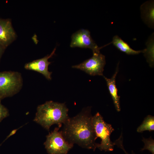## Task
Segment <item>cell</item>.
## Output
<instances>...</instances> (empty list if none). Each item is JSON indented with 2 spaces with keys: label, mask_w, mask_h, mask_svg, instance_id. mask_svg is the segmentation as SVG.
Returning a JSON list of instances; mask_svg holds the SVG:
<instances>
[{
  "label": "cell",
  "mask_w": 154,
  "mask_h": 154,
  "mask_svg": "<svg viewBox=\"0 0 154 154\" xmlns=\"http://www.w3.org/2000/svg\"><path fill=\"white\" fill-rule=\"evenodd\" d=\"M17 37L11 20L0 18V45L6 48Z\"/></svg>",
  "instance_id": "9"
},
{
  "label": "cell",
  "mask_w": 154,
  "mask_h": 154,
  "mask_svg": "<svg viewBox=\"0 0 154 154\" xmlns=\"http://www.w3.org/2000/svg\"><path fill=\"white\" fill-rule=\"evenodd\" d=\"M154 130V117L151 115L147 116L137 129L138 132H142L147 130L151 131Z\"/></svg>",
  "instance_id": "14"
},
{
  "label": "cell",
  "mask_w": 154,
  "mask_h": 154,
  "mask_svg": "<svg viewBox=\"0 0 154 154\" xmlns=\"http://www.w3.org/2000/svg\"><path fill=\"white\" fill-rule=\"evenodd\" d=\"M123 151H124L125 153V154H129L128 153H127L126 151L125 150V149L124 148V147H123L121 149ZM135 154V153L133 152V151H132V154Z\"/></svg>",
  "instance_id": "19"
},
{
  "label": "cell",
  "mask_w": 154,
  "mask_h": 154,
  "mask_svg": "<svg viewBox=\"0 0 154 154\" xmlns=\"http://www.w3.org/2000/svg\"><path fill=\"white\" fill-rule=\"evenodd\" d=\"M8 109L0 102V122L9 115Z\"/></svg>",
  "instance_id": "16"
},
{
  "label": "cell",
  "mask_w": 154,
  "mask_h": 154,
  "mask_svg": "<svg viewBox=\"0 0 154 154\" xmlns=\"http://www.w3.org/2000/svg\"><path fill=\"white\" fill-rule=\"evenodd\" d=\"M56 50L55 48L50 54L43 58L26 63L24 66L25 68L40 73L48 80H51L52 72L48 71V66L51 62L48 61V59L54 55Z\"/></svg>",
  "instance_id": "8"
},
{
  "label": "cell",
  "mask_w": 154,
  "mask_h": 154,
  "mask_svg": "<svg viewBox=\"0 0 154 154\" xmlns=\"http://www.w3.org/2000/svg\"><path fill=\"white\" fill-rule=\"evenodd\" d=\"M92 121L96 137L97 138L100 137L101 139L100 143H97V148L105 151H113L115 144L111 141L110 137L114 129L111 124L104 121L98 112L92 116Z\"/></svg>",
  "instance_id": "3"
},
{
  "label": "cell",
  "mask_w": 154,
  "mask_h": 154,
  "mask_svg": "<svg viewBox=\"0 0 154 154\" xmlns=\"http://www.w3.org/2000/svg\"><path fill=\"white\" fill-rule=\"evenodd\" d=\"M68 112L64 103L47 101L37 107L34 121L48 131L53 124L60 128L68 118Z\"/></svg>",
  "instance_id": "2"
},
{
  "label": "cell",
  "mask_w": 154,
  "mask_h": 154,
  "mask_svg": "<svg viewBox=\"0 0 154 154\" xmlns=\"http://www.w3.org/2000/svg\"><path fill=\"white\" fill-rule=\"evenodd\" d=\"M142 141L144 143V145L141 151L148 150L152 154H154V141L151 137H150L149 139L143 137Z\"/></svg>",
  "instance_id": "15"
},
{
  "label": "cell",
  "mask_w": 154,
  "mask_h": 154,
  "mask_svg": "<svg viewBox=\"0 0 154 154\" xmlns=\"http://www.w3.org/2000/svg\"><path fill=\"white\" fill-rule=\"evenodd\" d=\"M110 43L112 44L120 51L129 55L137 54L141 53H143L145 50V49L139 50H134L127 43L117 35L113 37L112 42Z\"/></svg>",
  "instance_id": "12"
},
{
  "label": "cell",
  "mask_w": 154,
  "mask_h": 154,
  "mask_svg": "<svg viewBox=\"0 0 154 154\" xmlns=\"http://www.w3.org/2000/svg\"><path fill=\"white\" fill-rule=\"evenodd\" d=\"M5 49V47L0 45V59Z\"/></svg>",
  "instance_id": "18"
},
{
  "label": "cell",
  "mask_w": 154,
  "mask_h": 154,
  "mask_svg": "<svg viewBox=\"0 0 154 154\" xmlns=\"http://www.w3.org/2000/svg\"><path fill=\"white\" fill-rule=\"evenodd\" d=\"M22 127V126H21L17 129H13V130H12L10 133L9 134V135L7 136V137L6 138V139L4 140V141L5 140H7V139H8L11 136L15 134L16 132L19 129H20V128H21V127Z\"/></svg>",
  "instance_id": "17"
},
{
  "label": "cell",
  "mask_w": 154,
  "mask_h": 154,
  "mask_svg": "<svg viewBox=\"0 0 154 154\" xmlns=\"http://www.w3.org/2000/svg\"><path fill=\"white\" fill-rule=\"evenodd\" d=\"M59 128L56 127L46 136L44 145L49 154H67L73 146L65 140Z\"/></svg>",
  "instance_id": "5"
},
{
  "label": "cell",
  "mask_w": 154,
  "mask_h": 154,
  "mask_svg": "<svg viewBox=\"0 0 154 154\" xmlns=\"http://www.w3.org/2000/svg\"><path fill=\"white\" fill-rule=\"evenodd\" d=\"M119 63L118 64L115 73L110 78L105 76L104 77L106 80L108 90L113 101L115 108L117 112L120 111V96L117 94V89L116 83V79L119 71Z\"/></svg>",
  "instance_id": "10"
},
{
  "label": "cell",
  "mask_w": 154,
  "mask_h": 154,
  "mask_svg": "<svg viewBox=\"0 0 154 154\" xmlns=\"http://www.w3.org/2000/svg\"><path fill=\"white\" fill-rule=\"evenodd\" d=\"M21 74L14 71L0 72V102L4 98L13 96L22 88Z\"/></svg>",
  "instance_id": "4"
},
{
  "label": "cell",
  "mask_w": 154,
  "mask_h": 154,
  "mask_svg": "<svg viewBox=\"0 0 154 154\" xmlns=\"http://www.w3.org/2000/svg\"><path fill=\"white\" fill-rule=\"evenodd\" d=\"M70 46L91 49L93 53L100 52L102 47H99L91 37L90 32L87 30L81 29L72 35Z\"/></svg>",
  "instance_id": "7"
},
{
  "label": "cell",
  "mask_w": 154,
  "mask_h": 154,
  "mask_svg": "<svg viewBox=\"0 0 154 154\" xmlns=\"http://www.w3.org/2000/svg\"><path fill=\"white\" fill-rule=\"evenodd\" d=\"M91 110V107H88L75 116L69 117L60 131L69 143L95 151L97 143L95 142L97 138L92 125Z\"/></svg>",
  "instance_id": "1"
},
{
  "label": "cell",
  "mask_w": 154,
  "mask_h": 154,
  "mask_svg": "<svg viewBox=\"0 0 154 154\" xmlns=\"http://www.w3.org/2000/svg\"><path fill=\"white\" fill-rule=\"evenodd\" d=\"M147 48L145 49L143 53L147 61L150 66L153 67L154 61V33L149 37L146 42Z\"/></svg>",
  "instance_id": "13"
},
{
  "label": "cell",
  "mask_w": 154,
  "mask_h": 154,
  "mask_svg": "<svg viewBox=\"0 0 154 154\" xmlns=\"http://www.w3.org/2000/svg\"><path fill=\"white\" fill-rule=\"evenodd\" d=\"M105 64V56L100 52L93 53L92 57L72 67L84 71L91 76H103Z\"/></svg>",
  "instance_id": "6"
},
{
  "label": "cell",
  "mask_w": 154,
  "mask_h": 154,
  "mask_svg": "<svg viewBox=\"0 0 154 154\" xmlns=\"http://www.w3.org/2000/svg\"><path fill=\"white\" fill-rule=\"evenodd\" d=\"M141 18L144 22L151 28H153L154 23V1L145 2L141 6Z\"/></svg>",
  "instance_id": "11"
}]
</instances>
